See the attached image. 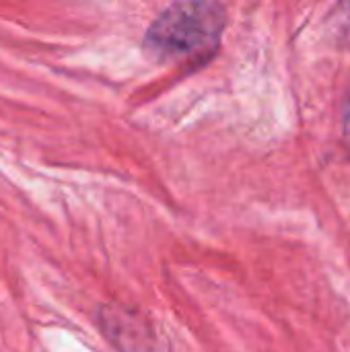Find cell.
Returning a JSON list of instances; mask_svg holds the SVG:
<instances>
[{"instance_id":"obj_1","label":"cell","mask_w":350,"mask_h":352,"mask_svg":"<svg viewBox=\"0 0 350 352\" xmlns=\"http://www.w3.org/2000/svg\"><path fill=\"white\" fill-rule=\"evenodd\" d=\"M227 25L217 2H179L165 8L146 29L144 54L155 62H179L212 54Z\"/></svg>"},{"instance_id":"obj_3","label":"cell","mask_w":350,"mask_h":352,"mask_svg":"<svg viewBox=\"0 0 350 352\" xmlns=\"http://www.w3.org/2000/svg\"><path fill=\"white\" fill-rule=\"evenodd\" d=\"M342 130H344V138L350 146V85L349 93H347V101H344V109H342Z\"/></svg>"},{"instance_id":"obj_2","label":"cell","mask_w":350,"mask_h":352,"mask_svg":"<svg viewBox=\"0 0 350 352\" xmlns=\"http://www.w3.org/2000/svg\"><path fill=\"white\" fill-rule=\"evenodd\" d=\"M334 31H336L338 41L350 47V2L338 8L336 21H334Z\"/></svg>"}]
</instances>
